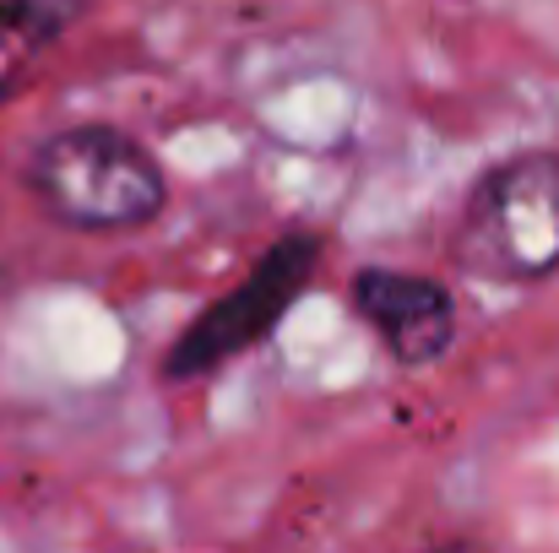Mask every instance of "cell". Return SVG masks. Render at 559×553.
<instances>
[{"mask_svg": "<svg viewBox=\"0 0 559 553\" xmlns=\"http://www.w3.org/2000/svg\"><path fill=\"white\" fill-rule=\"evenodd\" d=\"M27 190L38 212L71 233H131L164 217L169 175L147 142L120 125H66L27 158Z\"/></svg>", "mask_w": 559, "mask_h": 553, "instance_id": "1", "label": "cell"}, {"mask_svg": "<svg viewBox=\"0 0 559 553\" xmlns=\"http://www.w3.org/2000/svg\"><path fill=\"white\" fill-rule=\"evenodd\" d=\"M456 272L500 288H533L559 277V153L527 147L489 164L451 233Z\"/></svg>", "mask_w": 559, "mask_h": 553, "instance_id": "2", "label": "cell"}, {"mask_svg": "<svg viewBox=\"0 0 559 553\" xmlns=\"http://www.w3.org/2000/svg\"><path fill=\"white\" fill-rule=\"evenodd\" d=\"M321 250H326L321 233H283L223 299H212L175 337V348L164 353V380L169 385L201 380L212 369L234 364L239 353L272 342V332L288 321V310L310 288V277L321 266Z\"/></svg>", "mask_w": 559, "mask_h": 553, "instance_id": "3", "label": "cell"}, {"mask_svg": "<svg viewBox=\"0 0 559 553\" xmlns=\"http://www.w3.org/2000/svg\"><path fill=\"white\" fill-rule=\"evenodd\" d=\"M348 310L374 332L385 359L402 369L440 364L456 342V293L424 272L359 266L348 282Z\"/></svg>", "mask_w": 559, "mask_h": 553, "instance_id": "4", "label": "cell"}, {"mask_svg": "<svg viewBox=\"0 0 559 553\" xmlns=\"http://www.w3.org/2000/svg\"><path fill=\"white\" fill-rule=\"evenodd\" d=\"M87 5H93V0H0V38L49 44V38H60L71 22H82Z\"/></svg>", "mask_w": 559, "mask_h": 553, "instance_id": "5", "label": "cell"}]
</instances>
